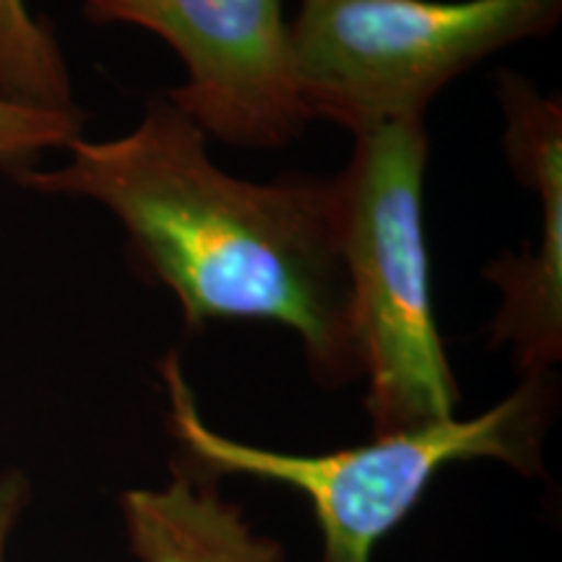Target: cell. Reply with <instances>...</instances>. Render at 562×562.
<instances>
[{"label": "cell", "mask_w": 562, "mask_h": 562, "mask_svg": "<svg viewBox=\"0 0 562 562\" xmlns=\"http://www.w3.org/2000/svg\"><path fill=\"white\" fill-rule=\"evenodd\" d=\"M427 161L425 123H396L355 136L339 172L341 250L375 435L451 419L461 398L435 318Z\"/></svg>", "instance_id": "3"}, {"label": "cell", "mask_w": 562, "mask_h": 562, "mask_svg": "<svg viewBox=\"0 0 562 562\" xmlns=\"http://www.w3.org/2000/svg\"><path fill=\"white\" fill-rule=\"evenodd\" d=\"M66 149L68 165L21 167L11 180L110 209L133 266L172 292L188 331L214 321L277 323L302 341L318 383L334 389L362 375L339 175L235 178L211 161L206 133L167 94L149 97L125 136H79Z\"/></svg>", "instance_id": "1"}, {"label": "cell", "mask_w": 562, "mask_h": 562, "mask_svg": "<svg viewBox=\"0 0 562 562\" xmlns=\"http://www.w3.org/2000/svg\"><path fill=\"white\" fill-rule=\"evenodd\" d=\"M94 24L157 34L186 66L167 94L206 138L243 149H281L313 121L292 74L281 0H83Z\"/></svg>", "instance_id": "5"}, {"label": "cell", "mask_w": 562, "mask_h": 562, "mask_svg": "<svg viewBox=\"0 0 562 562\" xmlns=\"http://www.w3.org/2000/svg\"><path fill=\"white\" fill-rule=\"evenodd\" d=\"M516 180L539 199V243L484 266L501 290L492 347L508 344L524 378H544L562 357V157L550 154L521 167Z\"/></svg>", "instance_id": "6"}, {"label": "cell", "mask_w": 562, "mask_h": 562, "mask_svg": "<svg viewBox=\"0 0 562 562\" xmlns=\"http://www.w3.org/2000/svg\"><path fill=\"white\" fill-rule=\"evenodd\" d=\"M560 19L562 0H302L290 19L294 87L313 121L351 136L425 123L448 83Z\"/></svg>", "instance_id": "4"}, {"label": "cell", "mask_w": 562, "mask_h": 562, "mask_svg": "<svg viewBox=\"0 0 562 562\" xmlns=\"http://www.w3.org/2000/svg\"><path fill=\"white\" fill-rule=\"evenodd\" d=\"M81 110H47L0 100V167L16 172L47 149H66L81 136Z\"/></svg>", "instance_id": "9"}, {"label": "cell", "mask_w": 562, "mask_h": 562, "mask_svg": "<svg viewBox=\"0 0 562 562\" xmlns=\"http://www.w3.org/2000/svg\"><path fill=\"white\" fill-rule=\"evenodd\" d=\"M211 476L186 456L172 463L167 487L123 492L131 552L140 562H286L281 544L258 537Z\"/></svg>", "instance_id": "7"}, {"label": "cell", "mask_w": 562, "mask_h": 562, "mask_svg": "<svg viewBox=\"0 0 562 562\" xmlns=\"http://www.w3.org/2000/svg\"><path fill=\"white\" fill-rule=\"evenodd\" d=\"M170 432L182 453L214 476L248 474L307 495L323 537V562H370L385 533L422 501L435 474L456 461L495 459L531 474L552 414L550 375L524 378L510 396L474 419L375 435L331 453H279L232 440L203 422L178 351L161 360Z\"/></svg>", "instance_id": "2"}, {"label": "cell", "mask_w": 562, "mask_h": 562, "mask_svg": "<svg viewBox=\"0 0 562 562\" xmlns=\"http://www.w3.org/2000/svg\"><path fill=\"white\" fill-rule=\"evenodd\" d=\"M26 501H30L26 476L19 472L0 474V562H5V547H9L11 531L16 526Z\"/></svg>", "instance_id": "10"}, {"label": "cell", "mask_w": 562, "mask_h": 562, "mask_svg": "<svg viewBox=\"0 0 562 562\" xmlns=\"http://www.w3.org/2000/svg\"><path fill=\"white\" fill-rule=\"evenodd\" d=\"M0 100L47 110H79L60 45L26 0H0Z\"/></svg>", "instance_id": "8"}]
</instances>
